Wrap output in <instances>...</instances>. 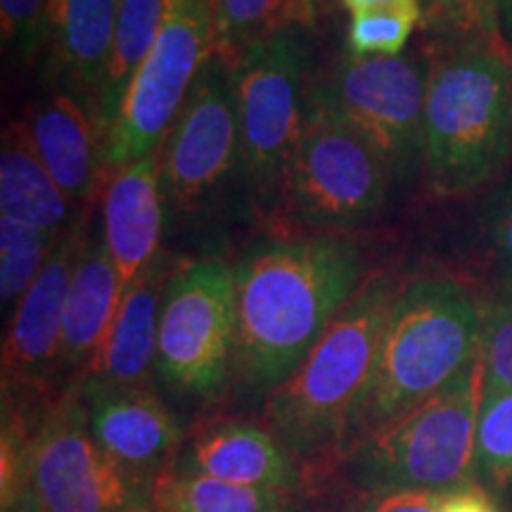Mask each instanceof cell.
Returning a JSON list of instances; mask_svg holds the SVG:
<instances>
[{
	"label": "cell",
	"instance_id": "6da1fadb",
	"mask_svg": "<svg viewBox=\"0 0 512 512\" xmlns=\"http://www.w3.org/2000/svg\"><path fill=\"white\" fill-rule=\"evenodd\" d=\"M238 332L228 399L261 403L309 356L370 268L349 233H273L233 264Z\"/></svg>",
	"mask_w": 512,
	"mask_h": 512
},
{
	"label": "cell",
	"instance_id": "7a4b0ae2",
	"mask_svg": "<svg viewBox=\"0 0 512 512\" xmlns=\"http://www.w3.org/2000/svg\"><path fill=\"white\" fill-rule=\"evenodd\" d=\"M401 285L403 280L389 271L370 273L309 356L259 406V420L316 486L335 479L349 413L373 368Z\"/></svg>",
	"mask_w": 512,
	"mask_h": 512
},
{
	"label": "cell",
	"instance_id": "3957f363",
	"mask_svg": "<svg viewBox=\"0 0 512 512\" xmlns=\"http://www.w3.org/2000/svg\"><path fill=\"white\" fill-rule=\"evenodd\" d=\"M479 330L482 302L465 283L448 275L403 283L349 413L339 458L456 380L479 356Z\"/></svg>",
	"mask_w": 512,
	"mask_h": 512
},
{
	"label": "cell",
	"instance_id": "277c9868",
	"mask_svg": "<svg viewBox=\"0 0 512 512\" xmlns=\"http://www.w3.org/2000/svg\"><path fill=\"white\" fill-rule=\"evenodd\" d=\"M422 174L439 197H465L512 162V50L427 46Z\"/></svg>",
	"mask_w": 512,
	"mask_h": 512
},
{
	"label": "cell",
	"instance_id": "5b68a950",
	"mask_svg": "<svg viewBox=\"0 0 512 512\" xmlns=\"http://www.w3.org/2000/svg\"><path fill=\"white\" fill-rule=\"evenodd\" d=\"M484 396L479 356L439 394L349 448L335 479L361 496L387 491L451 494L475 479L477 422Z\"/></svg>",
	"mask_w": 512,
	"mask_h": 512
},
{
	"label": "cell",
	"instance_id": "8992f818",
	"mask_svg": "<svg viewBox=\"0 0 512 512\" xmlns=\"http://www.w3.org/2000/svg\"><path fill=\"white\" fill-rule=\"evenodd\" d=\"M311 29L297 24L261 38L226 67L238 107L249 204L273 228L309 112Z\"/></svg>",
	"mask_w": 512,
	"mask_h": 512
},
{
	"label": "cell",
	"instance_id": "52a82bcc",
	"mask_svg": "<svg viewBox=\"0 0 512 512\" xmlns=\"http://www.w3.org/2000/svg\"><path fill=\"white\" fill-rule=\"evenodd\" d=\"M235 332L233 264L221 256L178 261L159 311L155 361V382L171 408H195L204 418L228 401Z\"/></svg>",
	"mask_w": 512,
	"mask_h": 512
},
{
	"label": "cell",
	"instance_id": "ba28073f",
	"mask_svg": "<svg viewBox=\"0 0 512 512\" xmlns=\"http://www.w3.org/2000/svg\"><path fill=\"white\" fill-rule=\"evenodd\" d=\"M392 181L373 147L311 93L304 136L273 230L349 233L380 214Z\"/></svg>",
	"mask_w": 512,
	"mask_h": 512
},
{
	"label": "cell",
	"instance_id": "9c48e42d",
	"mask_svg": "<svg viewBox=\"0 0 512 512\" xmlns=\"http://www.w3.org/2000/svg\"><path fill=\"white\" fill-rule=\"evenodd\" d=\"M15 512H155V486L102 451L83 396L67 387L31 441L27 486Z\"/></svg>",
	"mask_w": 512,
	"mask_h": 512
},
{
	"label": "cell",
	"instance_id": "30bf717a",
	"mask_svg": "<svg viewBox=\"0 0 512 512\" xmlns=\"http://www.w3.org/2000/svg\"><path fill=\"white\" fill-rule=\"evenodd\" d=\"M211 57V0H166L155 46L133 76L107 133L105 181L114 171L164 145L197 76Z\"/></svg>",
	"mask_w": 512,
	"mask_h": 512
},
{
	"label": "cell",
	"instance_id": "8fae6325",
	"mask_svg": "<svg viewBox=\"0 0 512 512\" xmlns=\"http://www.w3.org/2000/svg\"><path fill=\"white\" fill-rule=\"evenodd\" d=\"M245 185L238 107L230 74L211 57L162 145V190L174 219H197Z\"/></svg>",
	"mask_w": 512,
	"mask_h": 512
},
{
	"label": "cell",
	"instance_id": "7c38bea8",
	"mask_svg": "<svg viewBox=\"0 0 512 512\" xmlns=\"http://www.w3.org/2000/svg\"><path fill=\"white\" fill-rule=\"evenodd\" d=\"M427 76L430 64L413 55L344 53L328 81L311 83V93L373 147L396 181L422 166Z\"/></svg>",
	"mask_w": 512,
	"mask_h": 512
},
{
	"label": "cell",
	"instance_id": "4fadbf2b",
	"mask_svg": "<svg viewBox=\"0 0 512 512\" xmlns=\"http://www.w3.org/2000/svg\"><path fill=\"white\" fill-rule=\"evenodd\" d=\"M88 207L69 226L38 278L10 313L3 342V413L41 422L67 392L60 377L64 306L74 268L93 230Z\"/></svg>",
	"mask_w": 512,
	"mask_h": 512
},
{
	"label": "cell",
	"instance_id": "5bb4252c",
	"mask_svg": "<svg viewBox=\"0 0 512 512\" xmlns=\"http://www.w3.org/2000/svg\"><path fill=\"white\" fill-rule=\"evenodd\" d=\"M171 472L209 477L252 489L309 494L316 486L259 415L216 411L185 427Z\"/></svg>",
	"mask_w": 512,
	"mask_h": 512
},
{
	"label": "cell",
	"instance_id": "9a60e30c",
	"mask_svg": "<svg viewBox=\"0 0 512 512\" xmlns=\"http://www.w3.org/2000/svg\"><path fill=\"white\" fill-rule=\"evenodd\" d=\"M88 411L93 439L114 463L133 477L155 486L169 470L185 434L171 403L159 392L157 382L126 387L79 389Z\"/></svg>",
	"mask_w": 512,
	"mask_h": 512
},
{
	"label": "cell",
	"instance_id": "2e32d148",
	"mask_svg": "<svg viewBox=\"0 0 512 512\" xmlns=\"http://www.w3.org/2000/svg\"><path fill=\"white\" fill-rule=\"evenodd\" d=\"M19 121L69 204L79 214L95 207L105 188V136L95 114L74 95L48 88Z\"/></svg>",
	"mask_w": 512,
	"mask_h": 512
},
{
	"label": "cell",
	"instance_id": "e0dca14e",
	"mask_svg": "<svg viewBox=\"0 0 512 512\" xmlns=\"http://www.w3.org/2000/svg\"><path fill=\"white\" fill-rule=\"evenodd\" d=\"M102 240L119 275L121 297L162 254L166 202L162 147L107 176L100 197Z\"/></svg>",
	"mask_w": 512,
	"mask_h": 512
},
{
	"label": "cell",
	"instance_id": "ac0fdd59",
	"mask_svg": "<svg viewBox=\"0 0 512 512\" xmlns=\"http://www.w3.org/2000/svg\"><path fill=\"white\" fill-rule=\"evenodd\" d=\"M178 259L162 252L128 287L112 328L86 370L69 387H126L155 382L159 311Z\"/></svg>",
	"mask_w": 512,
	"mask_h": 512
},
{
	"label": "cell",
	"instance_id": "d6986e66",
	"mask_svg": "<svg viewBox=\"0 0 512 512\" xmlns=\"http://www.w3.org/2000/svg\"><path fill=\"white\" fill-rule=\"evenodd\" d=\"M119 0H50L46 27L48 76L57 91L74 95L93 114L105 81L117 29ZM98 119V117H95Z\"/></svg>",
	"mask_w": 512,
	"mask_h": 512
},
{
	"label": "cell",
	"instance_id": "ffe728a7",
	"mask_svg": "<svg viewBox=\"0 0 512 512\" xmlns=\"http://www.w3.org/2000/svg\"><path fill=\"white\" fill-rule=\"evenodd\" d=\"M119 275L107 252L102 230H91L74 268L64 306L60 377L64 389L86 370L121 306Z\"/></svg>",
	"mask_w": 512,
	"mask_h": 512
},
{
	"label": "cell",
	"instance_id": "44dd1931",
	"mask_svg": "<svg viewBox=\"0 0 512 512\" xmlns=\"http://www.w3.org/2000/svg\"><path fill=\"white\" fill-rule=\"evenodd\" d=\"M0 214L53 233H64L83 214L57 188L19 119L3 128L0 140Z\"/></svg>",
	"mask_w": 512,
	"mask_h": 512
},
{
	"label": "cell",
	"instance_id": "7402d4cb",
	"mask_svg": "<svg viewBox=\"0 0 512 512\" xmlns=\"http://www.w3.org/2000/svg\"><path fill=\"white\" fill-rule=\"evenodd\" d=\"M323 489L309 494L252 489L164 470L155 482V512H306Z\"/></svg>",
	"mask_w": 512,
	"mask_h": 512
},
{
	"label": "cell",
	"instance_id": "603a6c76",
	"mask_svg": "<svg viewBox=\"0 0 512 512\" xmlns=\"http://www.w3.org/2000/svg\"><path fill=\"white\" fill-rule=\"evenodd\" d=\"M164 5L166 0H119L117 29H114L110 60L102 81L98 114H95L105 140L133 76L155 46L164 19Z\"/></svg>",
	"mask_w": 512,
	"mask_h": 512
},
{
	"label": "cell",
	"instance_id": "cb8c5ba5",
	"mask_svg": "<svg viewBox=\"0 0 512 512\" xmlns=\"http://www.w3.org/2000/svg\"><path fill=\"white\" fill-rule=\"evenodd\" d=\"M320 0H211L214 57L233 67L249 46L287 27H313Z\"/></svg>",
	"mask_w": 512,
	"mask_h": 512
},
{
	"label": "cell",
	"instance_id": "d4e9b609",
	"mask_svg": "<svg viewBox=\"0 0 512 512\" xmlns=\"http://www.w3.org/2000/svg\"><path fill=\"white\" fill-rule=\"evenodd\" d=\"M64 233L36 228L0 214V304L5 316L8 309L10 313L15 311L19 299L48 264Z\"/></svg>",
	"mask_w": 512,
	"mask_h": 512
},
{
	"label": "cell",
	"instance_id": "484cf974",
	"mask_svg": "<svg viewBox=\"0 0 512 512\" xmlns=\"http://www.w3.org/2000/svg\"><path fill=\"white\" fill-rule=\"evenodd\" d=\"M420 29L439 46L508 48L498 22V0H420Z\"/></svg>",
	"mask_w": 512,
	"mask_h": 512
},
{
	"label": "cell",
	"instance_id": "4316f807",
	"mask_svg": "<svg viewBox=\"0 0 512 512\" xmlns=\"http://www.w3.org/2000/svg\"><path fill=\"white\" fill-rule=\"evenodd\" d=\"M475 479L479 486L512 491V389L484 392L477 422Z\"/></svg>",
	"mask_w": 512,
	"mask_h": 512
},
{
	"label": "cell",
	"instance_id": "83f0119b",
	"mask_svg": "<svg viewBox=\"0 0 512 512\" xmlns=\"http://www.w3.org/2000/svg\"><path fill=\"white\" fill-rule=\"evenodd\" d=\"M479 361L484 370V392L512 389V287L482 302Z\"/></svg>",
	"mask_w": 512,
	"mask_h": 512
},
{
	"label": "cell",
	"instance_id": "f1b7e54d",
	"mask_svg": "<svg viewBox=\"0 0 512 512\" xmlns=\"http://www.w3.org/2000/svg\"><path fill=\"white\" fill-rule=\"evenodd\" d=\"M50 0H0V38L12 62L34 64L43 57Z\"/></svg>",
	"mask_w": 512,
	"mask_h": 512
},
{
	"label": "cell",
	"instance_id": "f546056e",
	"mask_svg": "<svg viewBox=\"0 0 512 512\" xmlns=\"http://www.w3.org/2000/svg\"><path fill=\"white\" fill-rule=\"evenodd\" d=\"M420 17L401 12H370L351 17L347 27V53L354 57H399Z\"/></svg>",
	"mask_w": 512,
	"mask_h": 512
},
{
	"label": "cell",
	"instance_id": "4dcf8cb0",
	"mask_svg": "<svg viewBox=\"0 0 512 512\" xmlns=\"http://www.w3.org/2000/svg\"><path fill=\"white\" fill-rule=\"evenodd\" d=\"M486 238L503 271V287H512V183L498 190L486 209Z\"/></svg>",
	"mask_w": 512,
	"mask_h": 512
},
{
	"label": "cell",
	"instance_id": "1f68e13d",
	"mask_svg": "<svg viewBox=\"0 0 512 512\" xmlns=\"http://www.w3.org/2000/svg\"><path fill=\"white\" fill-rule=\"evenodd\" d=\"M444 494L432 491H387L363 496L361 512H441Z\"/></svg>",
	"mask_w": 512,
	"mask_h": 512
},
{
	"label": "cell",
	"instance_id": "d6a6232c",
	"mask_svg": "<svg viewBox=\"0 0 512 512\" xmlns=\"http://www.w3.org/2000/svg\"><path fill=\"white\" fill-rule=\"evenodd\" d=\"M441 512H501V508L484 486L467 484L463 489L444 494Z\"/></svg>",
	"mask_w": 512,
	"mask_h": 512
},
{
	"label": "cell",
	"instance_id": "836d02e7",
	"mask_svg": "<svg viewBox=\"0 0 512 512\" xmlns=\"http://www.w3.org/2000/svg\"><path fill=\"white\" fill-rule=\"evenodd\" d=\"M361 501V494H356V491L347 489L342 482L332 479L306 512H361Z\"/></svg>",
	"mask_w": 512,
	"mask_h": 512
},
{
	"label": "cell",
	"instance_id": "e575fe53",
	"mask_svg": "<svg viewBox=\"0 0 512 512\" xmlns=\"http://www.w3.org/2000/svg\"><path fill=\"white\" fill-rule=\"evenodd\" d=\"M351 12V17L356 15H370V12H401V15H415L420 17V0H339Z\"/></svg>",
	"mask_w": 512,
	"mask_h": 512
},
{
	"label": "cell",
	"instance_id": "d590c367",
	"mask_svg": "<svg viewBox=\"0 0 512 512\" xmlns=\"http://www.w3.org/2000/svg\"><path fill=\"white\" fill-rule=\"evenodd\" d=\"M498 22H501L503 41L512 50V0H498Z\"/></svg>",
	"mask_w": 512,
	"mask_h": 512
}]
</instances>
